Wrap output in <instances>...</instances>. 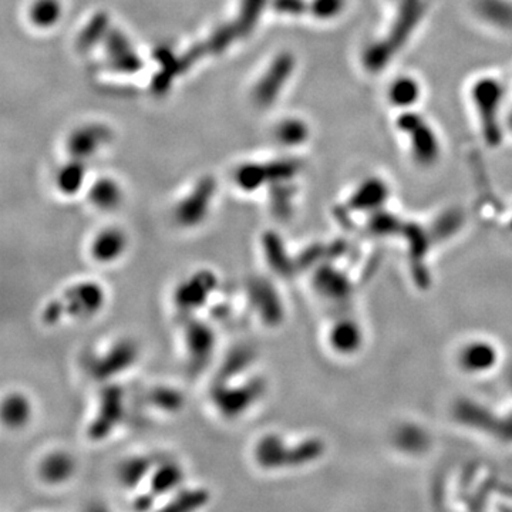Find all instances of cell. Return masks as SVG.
<instances>
[{"instance_id":"1","label":"cell","mask_w":512,"mask_h":512,"mask_svg":"<svg viewBox=\"0 0 512 512\" xmlns=\"http://www.w3.org/2000/svg\"><path fill=\"white\" fill-rule=\"evenodd\" d=\"M321 446L306 440L289 447L283 438L276 433L260 435L254 447L255 464L265 471H278L290 466H302L319 455Z\"/></svg>"},{"instance_id":"2","label":"cell","mask_w":512,"mask_h":512,"mask_svg":"<svg viewBox=\"0 0 512 512\" xmlns=\"http://www.w3.org/2000/svg\"><path fill=\"white\" fill-rule=\"evenodd\" d=\"M265 392V380L260 376H254L240 383H235V380L215 381L209 397L219 416L235 420L247 414L263 397Z\"/></svg>"},{"instance_id":"3","label":"cell","mask_w":512,"mask_h":512,"mask_svg":"<svg viewBox=\"0 0 512 512\" xmlns=\"http://www.w3.org/2000/svg\"><path fill=\"white\" fill-rule=\"evenodd\" d=\"M182 343L188 372L193 376L207 370L215 356L218 337L214 328L197 314L182 316Z\"/></svg>"},{"instance_id":"4","label":"cell","mask_w":512,"mask_h":512,"mask_svg":"<svg viewBox=\"0 0 512 512\" xmlns=\"http://www.w3.org/2000/svg\"><path fill=\"white\" fill-rule=\"evenodd\" d=\"M126 417V393L117 383L108 381L100 390L94 416L87 424L86 434L93 443L106 442Z\"/></svg>"},{"instance_id":"5","label":"cell","mask_w":512,"mask_h":512,"mask_svg":"<svg viewBox=\"0 0 512 512\" xmlns=\"http://www.w3.org/2000/svg\"><path fill=\"white\" fill-rule=\"evenodd\" d=\"M140 356L138 345L130 337H121L100 353H91L84 359L86 370L97 381L108 383L117 376L134 368Z\"/></svg>"},{"instance_id":"6","label":"cell","mask_w":512,"mask_h":512,"mask_svg":"<svg viewBox=\"0 0 512 512\" xmlns=\"http://www.w3.org/2000/svg\"><path fill=\"white\" fill-rule=\"evenodd\" d=\"M218 286V275L208 267H201L177 283L173 290V303L182 316L197 314L209 303Z\"/></svg>"},{"instance_id":"7","label":"cell","mask_w":512,"mask_h":512,"mask_svg":"<svg viewBox=\"0 0 512 512\" xmlns=\"http://www.w3.org/2000/svg\"><path fill=\"white\" fill-rule=\"evenodd\" d=\"M66 318L71 321H90L100 314L107 302L106 289L95 281H79L68 285L60 295Z\"/></svg>"},{"instance_id":"8","label":"cell","mask_w":512,"mask_h":512,"mask_svg":"<svg viewBox=\"0 0 512 512\" xmlns=\"http://www.w3.org/2000/svg\"><path fill=\"white\" fill-rule=\"evenodd\" d=\"M247 299L251 310L267 328L279 326L283 321V303L274 283L263 276H252L247 282Z\"/></svg>"},{"instance_id":"9","label":"cell","mask_w":512,"mask_h":512,"mask_svg":"<svg viewBox=\"0 0 512 512\" xmlns=\"http://www.w3.org/2000/svg\"><path fill=\"white\" fill-rule=\"evenodd\" d=\"M129 248V238L120 228H104L91 239L88 254L95 263L113 265L123 258Z\"/></svg>"},{"instance_id":"10","label":"cell","mask_w":512,"mask_h":512,"mask_svg":"<svg viewBox=\"0 0 512 512\" xmlns=\"http://www.w3.org/2000/svg\"><path fill=\"white\" fill-rule=\"evenodd\" d=\"M184 480L185 473L180 462L176 459L157 461L147 481V491L155 500L173 495L181 486H184Z\"/></svg>"},{"instance_id":"11","label":"cell","mask_w":512,"mask_h":512,"mask_svg":"<svg viewBox=\"0 0 512 512\" xmlns=\"http://www.w3.org/2000/svg\"><path fill=\"white\" fill-rule=\"evenodd\" d=\"M76 459L64 450H55L43 455L37 466V475L41 482L59 486L71 480L76 473Z\"/></svg>"},{"instance_id":"12","label":"cell","mask_w":512,"mask_h":512,"mask_svg":"<svg viewBox=\"0 0 512 512\" xmlns=\"http://www.w3.org/2000/svg\"><path fill=\"white\" fill-rule=\"evenodd\" d=\"M211 197L212 184L209 181H205L177 207L176 218L178 224L185 228L200 225L208 214Z\"/></svg>"},{"instance_id":"13","label":"cell","mask_w":512,"mask_h":512,"mask_svg":"<svg viewBox=\"0 0 512 512\" xmlns=\"http://www.w3.org/2000/svg\"><path fill=\"white\" fill-rule=\"evenodd\" d=\"M406 133L413 134V154L417 158L419 162L431 164L437 154H438V145L434 133L428 129L427 124L423 121L417 120L413 114L407 115L401 124Z\"/></svg>"},{"instance_id":"14","label":"cell","mask_w":512,"mask_h":512,"mask_svg":"<svg viewBox=\"0 0 512 512\" xmlns=\"http://www.w3.org/2000/svg\"><path fill=\"white\" fill-rule=\"evenodd\" d=\"M155 462L157 461L153 457L144 454L126 457L117 466V480L121 486H124L130 491H135V489L149 481Z\"/></svg>"},{"instance_id":"15","label":"cell","mask_w":512,"mask_h":512,"mask_svg":"<svg viewBox=\"0 0 512 512\" xmlns=\"http://www.w3.org/2000/svg\"><path fill=\"white\" fill-rule=\"evenodd\" d=\"M0 417L5 427L9 430H21L26 427L33 417V406L30 399L15 390L3 397Z\"/></svg>"},{"instance_id":"16","label":"cell","mask_w":512,"mask_h":512,"mask_svg":"<svg viewBox=\"0 0 512 512\" xmlns=\"http://www.w3.org/2000/svg\"><path fill=\"white\" fill-rule=\"evenodd\" d=\"M255 360V352L249 346L234 348L221 363L215 381H229L245 374Z\"/></svg>"},{"instance_id":"17","label":"cell","mask_w":512,"mask_h":512,"mask_svg":"<svg viewBox=\"0 0 512 512\" xmlns=\"http://www.w3.org/2000/svg\"><path fill=\"white\" fill-rule=\"evenodd\" d=\"M388 102L397 108H411L421 97L420 83L411 76L396 77L387 91Z\"/></svg>"},{"instance_id":"18","label":"cell","mask_w":512,"mask_h":512,"mask_svg":"<svg viewBox=\"0 0 512 512\" xmlns=\"http://www.w3.org/2000/svg\"><path fill=\"white\" fill-rule=\"evenodd\" d=\"M209 491L202 486H181L171 495V500L164 506L165 511L188 512L205 506L209 502Z\"/></svg>"},{"instance_id":"19","label":"cell","mask_w":512,"mask_h":512,"mask_svg":"<svg viewBox=\"0 0 512 512\" xmlns=\"http://www.w3.org/2000/svg\"><path fill=\"white\" fill-rule=\"evenodd\" d=\"M262 248L266 263L271 269L279 276H286L290 272V260L281 238L275 232H266L262 238Z\"/></svg>"},{"instance_id":"20","label":"cell","mask_w":512,"mask_h":512,"mask_svg":"<svg viewBox=\"0 0 512 512\" xmlns=\"http://www.w3.org/2000/svg\"><path fill=\"white\" fill-rule=\"evenodd\" d=\"M147 401L165 414H177L182 411L185 406L182 392L173 386H155L147 395Z\"/></svg>"},{"instance_id":"21","label":"cell","mask_w":512,"mask_h":512,"mask_svg":"<svg viewBox=\"0 0 512 512\" xmlns=\"http://www.w3.org/2000/svg\"><path fill=\"white\" fill-rule=\"evenodd\" d=\"M121 198H123V193H121L120 187L108 178L97 181L88 193V200L93 207L100 211L115 209L120 205Z\"/></svg>"},{"instance_id":"22","label":"cell","mask_w":512,"mask_h":512,"mask_svg":"<svg viewBox=\"0 0 512 512\" xmlns=\"http://www.w3.org/2000/svg\"><path fill=\"white\" fill-rule=\"evenodd\" d=\"M30 15L39 26H50L60 16V6L56 0H37Z\"/></svg>"},{"instance_id":"23","label":"cell","mask_w":512,"mask_h":512,"mask_svg":"<svg viewBox=\"0 0 512 512\" xmlns=\"http://www.w3.org/2000/svg\"><path fill=\"white\" fill-rule=\"evenodd\" d=\"M83 168L79 165H70L61 171L59 176V188L64 195H75L83 184Z\"/></svg>"},{"instance_id":"24","label":"cell","mask_w":512,"mask_h":512,"mask_svg":"<svg viewBox=\"0 0 512 512\" xmlns=\"http://www.w3.org/2000/svg\"><path fill=\"white\" fill-rule=\"evenodd\" d=\"M66 318V310L63 306V302L59 298L48 301L40 312V319L46 326H56Z\"/></svg>"},{"instance_id":"25","label":"cell","mask_w":512,"mask_h":512,"mask_svg":"<svg viewBox=\"0 0 512 512\" xmlns=\"http://www.w3.org/2000/svg\"><path fill=\"white\" fill-rule=\"evenodd\" d=\"M345 0H314L312 10L321 19H332L343 9Z\"/></svg>"},{"instance_id":"26","label":"cell","mask_w":512,"mask_h":512,"mask_svg":"<svg viewBox=\"0 0 512 512\" xmlns=\"http://www.w3.org/2000/svg\"><path fill=\"white\" fill-rule=\"evenodd\" d=\"M305 127L298 123V121H289V123L283 124L279 130V137L283 142H289V144H295V142H299L301 140H303L305 137Z\"/></svg>"},{"instance_id":"27","label":"cell","mask_w":512,"mask_h":512,"mask_svg":"<svg viewBox=\"0 0 512 512\" xmlns=\"http://www.w3.org/2000/svg\"><path fill=\"white\" fill-rule=\"evenodd\" d=\"M155 502H157L155 498H154L149 491H145V493L138 494V495L134 498V501H133V506H134V509H137V511H147V509H151V508L154 506Z\"/></svg>"}]
</instances>
